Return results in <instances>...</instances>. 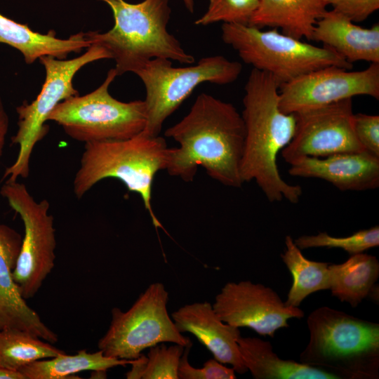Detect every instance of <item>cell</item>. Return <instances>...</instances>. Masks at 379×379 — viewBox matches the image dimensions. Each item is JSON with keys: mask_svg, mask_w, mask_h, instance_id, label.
Segmentation results:
<instances>
[{"mask_svg": "<svg viewBox=\"0 0 379 379\" xmlns=\"http://www.w3.org/2000/svg\"><path fill=\"white\" fill-rule=\"evenodd\" d=\"M245 134L242 116L232 103L202 93L190 112L165 131L179 144L171 147L166 170L189 182L201 166L221 184L241 187Z\"/></svg>", "mask_w": 379, "mask_h": 379, "instance_id": "1", "label": "cell"}, {"mask_svg": "<svg viewBox=\"0 0 379 379\" xmlns=\"http://www.w3.org/2000/svg\"><path fill=\"white\" fill-rule=\"evenodd\" d=\"M279 84L270 74L253 69L244 86L245 142L241 164L243 182L255 180L270 202L284 199L299 201V185L285 182L279 174L277 158L291 140L295 128L293 114L279 107Z\"/></svg>", "mask_w": 379, "mask_h": 379, "instance_id": "2", "label": "cell"}, {"mask_svg": "<svg viewBox=\"0 0 379 379\" xmlns=\"http://www.w3.org/2000/svg\"><path fill=\"white\" fill-rule=\"evenodd\" d=\"M111 8L114 24L106 32H86L91 45L103 48L115 62L117 76L135 74L150 60L166 58L192 65L195 59L168 30L171 0H98Z\"/></svg>", "mask_w": 379, "mask_h": 379, "instance_id": "3", "label": "cell"}, {"mask_svg": "<svg viewBox=\"0 0 379 379\" xmlns=\"http://www.w3.org/2000/svg\"><path fill=\"white\" fill-rule=\"evenodd\" d=\"M309 342L300 363L338 379H376L379 374V324L327 306L307 317Z\"/></svg>", "mask_w": 379, "mask_h": 379, "instance_id": "4", "label": "cell"}, {"mask_svg": "<svg viewBox=\"0 0 379 379\" xmlns=\"http://www.w3.org/2000/svg\"><path fill=\"white\" fill-rule=\"evenodd\" d=\"M170 152L163 137L143 131L127 139L85 143L73 180L74 194L81 199L104 179L119 180L140 196L154 227H162L152 208V190L157 173L167 167Z\"/></svg>", "mask_w": 379, "mask_h": 379, "instance_id": "5", "label": "cell"}, {"mask_svg": "<svg viewBox=\"0 0 379 379\" xmlns=\"http://www.w3.org/2000/svg\"><path fill=\"white\" fill-rule=\"evenodd\" d=\"M221 38L245 63L270 74L280 86L323 67L353 68L332 49L306 43L276 28L264 31L248 24L222 23Z\"/></svg>", "mask_w": 379, "mask_h": 379, "instance_id": "6", "label": "cell"}, {"mask_svg": "<svg viewBox=\"0 0 379 379\" xmlns=\"http://www.w3.org/2000/svg\"><path fill=\"white\" fill-rule=\"evenodd\" d=\"M117 77L115 69H110L98 88L60 102L47 121L57 123L69 137L84 143L124 140L142 132L147 122L145 102H121L112 97L109 87Z\"/></svg>", "mask_w": 379, "mask_h": 379, "instance_id": "7", "label": "cell"}, {"mask_svg": "<svg viewBox=\"0 0 379 379\" xmlns=\"http://www.w3.org/2000/svg\"><path fill=\"white\" fill-rule=\"evenodd\" d=\"M102 59L111 58L106 50L96 45H91L84 54L70 60L52 56L39 58L45 69V81L34 100L24 102L16 107L18 130L11 142L19 149L15 161L6 168L3 180L14 182L28 177L33 149L48 131L45 125L48 115L60 102L79 95L72 83L77 72L86 65Z\"/></svg>", "mask_w": 379, "mask_h": 379, "instance_id": "8", "label": "cell"}, {"mask_svg": "<svg viewBox=\"0 0 379 379\" xmlns=\"http://www.w3.org/2000/svg\"><path fill=\"white\" fill-rule=\"evenodd\" d=\"M241 71L240 62L222 55L204 57L194 65L182 67H173L169 59L150 60L135 73L146 91L147 122L142 131L150 136L159 135L165 120L199 84H229Z\"/></svg>", "mask_w": 379, "mask_h": 379, "instance_id": "9", "label": "cell"}, {"mask_svg": "<svg viewBox=\"0 0 379 379\" xmlns=\"http://www.w3.org/2000/svg\"><path fill=\"white\" fill-rule=\"evenodd\" d=\"M168 300L164 284L156 282L140 293L128 311L114 307L109 328L98 343V349L107 357L133 360L144 350L159 343L185 347L191 344L171 319Z\"/></svg>", "mask_w": 379, "mask_h": 379, "instance_id": "10", "label": "cell"}, {"mask_svg": "<svg viewBox=\"0 0 379 379\" xmlns=\"http://www.w3.org/2000/svg\"><path fill=\"white\" fill-rule=\"evenodd\" d=\"M0 194L23 222L25 234L13 277L20 293L27 300L37 293L55 266L54 218L49 201H36L24 183L6 181Z\"/></svg>", "mask_w": 379, "mask_h": 379, "instance_id": "11", "label": "cell"}, {"mask_svg": "<svg viewBox=\"0 0 379 379\" xmlns=\"http://www.w3.org/2000/svg\"><path fill=\"white\" fill-rule=\"evenodd\" d=\"M293 114L294 135L281 150L282 157L290 165L306 157L366 152L354 133L352 98Z\"/></svg>", "mask_w": 379, "mask_h": 379, "instance_id": "12", "label": "cell"}, {"mask_svg": "<svg viewBox=\"0 0 379 379\" xmlns=\"http://www.w3.org/2000/svg\"><path fill=\"white\" fill-rule=\"evenodd\" d=\"M357 95L379 99V63L359 71L329 66L307 73L279 87V107L295 114Z\"/></svg>", "mask_w": 379, "mask_h": 379, "instance_id": "13", "label": "cell"}, {"mask_svg": "<svg viewBox=\"0 0 379 379\" xmlns=\"http://www.w3.org/2000/svg\"><path fill=\"white\" fill-rule=\"evenodd\" d=\"M212 307L222 321L271 338L278 329L288 327V319L304 317L302 310L286 305L271 288L248 280L227 282Z\"/></svg>", "mask_w": 379, "mask_h": 379, "instance_id": "14", "label": "cell"}, {"mask_svg": "<svg viewBox=\"0 0 379 379\" xmlns=\"http://www.w3.org/2000/svg\"><path fill=\"white\" fill-rule=\"evenodd\" d=\"M22 240L15 229L0 222V330L23 331L53 344L58 340L57 334L27 305L13 280Z\"/></svg>", "mask_w": 379, "mask_h": 379, "instance_id": "15", "label": "cell"}, {"mask_svg": "<svg viewBox=\"0 0 379 379\" xmlns=\"http://www.w3.org/2000/svg\"><path fill=\"white\" fill-rule=\"evenodd\" d=\"M293 176L326 180L341 191H364L379 186V157L367 152L306 157L291 164Z\"/></svg>", "mask_w": 379, "mask_h": 379, "instance_id": "16", "label": "cell"}, {"mask_svg": "<svg viewBox=\"0 0 379 379\" xmlns=\"http://www.w3.org/2000/svg\"><path fill=\"white\" fill-rule=\"evenodd\" d=\"M178 331L194 335L222 364L232 365L235 372L248 371L242 360L237 339L239 328L220 320L208 302L187 304L171 314Z\"/></svg>", "mask_w": 379, "mask_h": 379, "instance_id": "17", "label": "cell"}, {"mask_svg": "<svg viewBox=\"0 0 379 379\" xmlns=\"http://www.w3.org/2000/svg\"><path fill=\"white\" fill-rule=\"evenodd\" d=\"M352 64L357 61L379 63V25L370 28L357 25L333 10L317 22L312 35Z\"/></svg>", "mask_w": 379, "mask_h": 379, "instance_id": "18", "label": "cell"}, {"mask_svg": "<svg viewBox=\"0 0 379 379\" xmlns=\"http://www.w3.org/2000/svg\"><path fill=\"white\" fill-rule=\"evenodd\" d=\"M0 44H7L20 52L26 64L31 65L43 56L66 59L69 53H80L91 46L86 33L79 32L67 39H59L55 32L41 34L4 16L0 13Z\"/></svg>", "mask_w": 379, "mask_h": 379, "instance_id": "19", "label": "cell"}, {"mask_svg": "<svg viewBox=\"0 0 379 379\" xmlns=\"http://www.w3.org/2000/svg\"><path fill=\"white\" fill-rule=\"evenodd\" d=\"M327 6L325 0H260L248 25L281 29L292 37L311 40L314 26Z\"/></svg>", "mask_w": 379, "mask_h": 379, "instance_id": "20", "label": "cell"}, {"mask_svg": "<svg viewBox=\"0 0 379 379\" xmlns=\"http://www.w3.org/2000/svg\"><path fill=\"white\" fill-rule=\"evenodd\" d=\"M237 342L244 365L255 379H338L322 369L279 358L269 341L240 335Z\"/></svg>", "mask_w": 379, "mask_h": 379, "instance_id": "21", "label": "cell"}, {"mask_svg": "<svg viewBox=\"0 0 379 379\" xmlns=\"http://www.w3.org/2000/svg\"><path fill=\"white\" fill-rule=\"evenodd\" d=\"M329 288L341 302L357 307L366 298L379 277L375 256L363 253L351 255L344 262L329 264Z\"/></svg>", "mask_w": 379, "mask_h": 379, "instance_id": "22", "label": "cell"}, {"mask_svg": "<svg viewBox=\"0 0 379 379\" xmlns=\"http://www.w3.org/2000/svg\"><path fill=\"white\" fill-rule=\"evenodd\" d=\"M133 360L121 359L105 356L101 350L88 352L81 350L76 354L66 353L34 361L21 368L19 371L25 379L80 378L76 374L86 371H99L131 364Z\"/></svg>", "mask_w": 379, "mask_h": 379, "instance_id": "23", "label": "cell"}, {"mask_svg": "<svg viewBox=\"0 0 379 379\" xmlns=\"http://www.w3.org/2000/svg\"><path fill=\"white\" fill-rule=\"evenodd\" d=\"M285 246L281 258L292 275L293 284L284 302L299 307L309 295L329 288V263L306 258L289 235L285 237Z\"/></svg>", "mask_w": 379, "mask_h": 379, "instance_id": "24", "label": "cell"}, {"mask_svg": "<svg viewBox=\"0 0 379 379\" xmlns=\"http://www.w3.org/2000/svg\"><path fill=\"white\" fill-rule=\"evenodd\" d=\"M51 344L23 331L0 330V366L19 371L34 361L65 353Z\"/></svg>", "mask_w": 379, "mask_h": 379, "instance_id": "25", "label": "cell"}, {"mask_svg": "<svg viewBox=\"0 0 379 379\" xmlns=\"http://www.w3.org/2000/svg\"><path fill=\"white\" fill-rule=\"evenodd\" d=\"M185 346L164 343L149 347L147 355L141 354L137 367L138 379H178V369Z\"/></svg>", "mask_w": 379, "mask_h": 379, "instance_id": "26", "label": "cell"}, {"mask_svg": "<svg viewBox=\"0 0 379 379\" xmlns=\"http://www.w3.org/2000/svg\"><path fill=\"white\" fill-rule=\"evenodd\" d=\"M293 241L300 250L319 247L338 248L354 255L378 246L379 227L361 230L345 237H335L324 232L316 235H302Z\"/></svg>", "mask_w": 379, "mask_h": 379, "instance_id": "27", "label": "cell"}, {"mask_svg": "<svg viewBox=\"0 0 379 379\" xmlns=\"http://www.w3.org/2000/svg\"><path fill=\"white\" fill-rule=\"evenodd\" d=\"M260 0H209L206 11L195 22L207 26L218 22L248 24Z\"/></svg>", "mask_w": 379, "mask_h": 379, "instance_id": "28", "label": "cell"}, {"mask_svg": "<svg viewBox=\"0 0 379 379\" xmlns=\"http://www.w3.org/2000/svg\"><path fill=\"white\" fill-rule=\"evenodd\" d=\"M192 343L185 347L180 357L178 375V379H235V371L228 368L215 359H210L202 368H194L188 361Z\"/></svg>", "mask_w": 379, "mask_h": 379, "instance_id": "29", "label": "cell"}, {"mask_svg": "<svg viewBox=\"0 0 379 379\" xmlns=\"http://www.w3.org/2000/svg\"><path fill=\"white\" fill-rule=\"evenodd\" d=\"M353 124L356 137L364 150L379 157V116L354 114Z\"/></svg>", "mask_w": 379, "mask_h": 379, "instance_id": "30", "label": "cell"}, {"mask_svg": "<svg viewBox=\"0 0 379 379\" xmlns=\"http://www.w3.org/2000/svg\"><path fill=\"white\" fill-rule=\"evenodd\" d=\"M333 11L352 22H362L379 8V0H325Z\"/></svg>", "mask_w": 379, "mask_h": 379, "instance_id": "31", "label": "cell"}, {"mask_svg": "<svg viewBox=\"0 0 379 379\" xmlns=\"http://www.w3.org/2000/svg\"><path fill=\"white\" fill-rule=\"evenodd\" d=\"M9 128V117L0 97V159L2 157L6 137Z\"/></svg>", "mask_w": 379, "mask_h": 379, "instance_id": "32", "label": "cell"}, {"mask_svg": "<svg viewBox=\"0 0 379 379\" xmlns=\"http://www.w3.org/2000/svg\"><path fill=\"white\" fill-rule=\"evenodd\" d=\"M0 379H25L18 371H13L0 366Z\"/></svg>", "mask_w": 379, "mask_h": 379, "instance_id": "33", "label": "cell"}, {"mask_svg": "<svg viewBox=\"0 0 379 379\" xmlns=\"http://www.w3.org/2000/svg\"><path fill=\"white\" fill-rule=\"evenodd\" d=\"M186 9L191 13L194 10V0H182Z\"/></svg>", "mask_w": 379, "mask_h": 379, "instance_id": "34", "label": "cell"}]
</instances>
